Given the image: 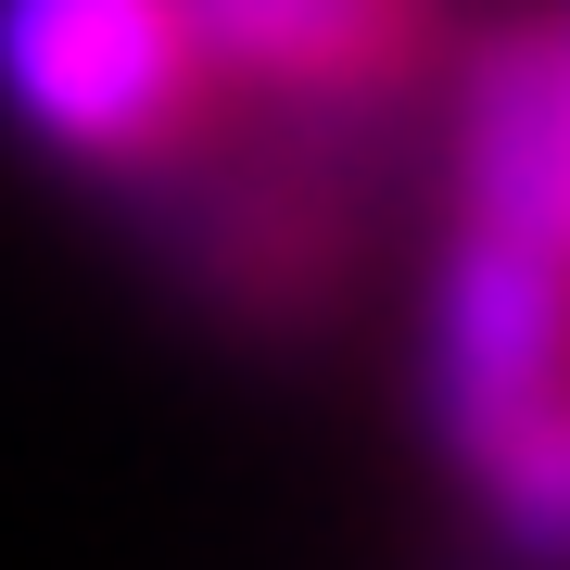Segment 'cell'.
Wrapping results in <instances>:
<instances>
[{
  "mask_svg": "<svg viewBox=\"0 0 570 570\" xmlns=\"http://www.w3.org/2000/svg\"><path fill=\"white\" fill-rule=\"evenodd\" d=\"M406 393H419V444L444 456V482L482 469L520 419L558 406L570 393V242L558 228L482 216V204H431Z\"/></svg>",
  "mask_w": 570,
  "mask_h": 570,
  "instance_id": "cell-1",
  "label": "cell"
},
{
  "mask_svg": "<svg viewBox=\"0 0 570 570\" xmlns=\"http://www.w3.org/2000/svg\"><path fill=\"white\" fill-rule=\"evenodd\" d=\"M204 115L178 0H0V127L77 190H115Z\"/></svg>",
  "mask_w": 570,
  "mask_h": 570,
  "instance_id": "cell-2",
  "label": "cell"
},
{
  "mask_svg": "<svg viewBox=\"0 0 570 570\" xmlns=\"http://www.w3.org/2000/svg\"><path fill=\"white\" fill-rule=\"evenodd\" d=\"M204 89L317 127H393L431 140V89L469 26V0H178Z\"/></svg>",
  "mask_w": 570,
  "mask_h": 570,
  "instance_id": "cell-3",
  "label": "cell"
},
{
  "mask_svg": "<svg viewBox=\"0 0 570 570\" xmlns=\"http://www.w3.org/2000/svg\"><path fill=\"white\" fill-rule=\"evenodd\" d=\"M469 532H482L508 570H570V393L546 419H520L482 469H456Z\"/></svg>",
  "mask_w": 570,
  "mask_h": 570,
  "instance_id": "cell-4",
  "label": "cell"
},
{
  "mask_svg": "<svg viewBox=\"0 0 570 570\" xmlns=\"http://www.w3.org/2000/svg\"><path fill=\"white\" fill-rule=\"evenodd\" d=\"M546 77H558V165H570V0H546Z\"/></svg>",
  "mask_w": 570,
  "mask_h": 570,
  "instance_id": "cell-5",
  "label": "cell"
},
{
  "mask_svg": "<svg viewBox=\"0 0 570 570\" xmlns=\"http://www.w3.org/2000/svg\"><path fill=\"white\" fill-rule=\"evenodd\" d=\"M431 570H508V558H494L482 532H469V546H456V558H431Z\"/></svg>",
  "mask_w": 570,
  "mask_h": 570,
  "instance_id": "cell-6",
  "label": "cell"
}]
</instances>
